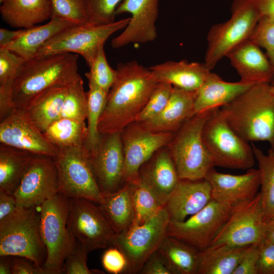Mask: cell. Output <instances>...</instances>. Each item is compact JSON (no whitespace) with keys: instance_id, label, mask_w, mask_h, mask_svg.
I'll use <instances>...</instances> for the list:
<instances>
[{"instance_id":"6da1fadb","label":"cell","mask_w":274,"mask_h":274,"mask_svg":"<svg viewBox=\"0 0 274 274\" xmlns=\"http://www.w3.org/2000/svg\"><path fill=\"white\" fill-rule=\"evenodd\" d=\"M116 71L99 121L100 134L121 132L135 122L159 83L149 67L134 60L118 63Z\"/></svg>"},{"instance_id":"7a4b0ae2","label":"cell","mask_w":274,"mask_h":274,"mask_svg":"<svg viewBox=\"0 0 274 274\" xmlns=\"http://www.w3.org/2000/svg\"><path fill=\"white\" fill-rule=\"evenodd\" d=\"M270 86L252 85L220 109L229 126L244 140L267 142L274 148V96Z\"/></svg>"},{"instance_id":"3957f363","label":"cell","mask_w":274,"mask_h":274,"mask_svg":"<svg viewBox=\"0 0 274 274\" xmlns=\"http://www.w3.org/2000/svg\"><path fill=\"white\" fill-rule=\"evenodd\" d=\"M78 55L66 53L25 60L16 75L13 90L14 109L23 110L38 94L55 86H68L81 76Z\"/></svg>"},{"instance_id":"277c9868","label":"cell","mask_w":274,"mask_h":274,"mask_svg":"<svg viewBox=\"0 0 274 274\" xmlns=\"http://www.w3.org/2000/svg\"><path fill=\"white\" fill-rule=\"evenodd\" d=\"M69 198L57 193L40 206V231L46 249L45 274H60L77 241L67 224Z\"/></svg>"},{"instance_id":"5b68a950","label":"cell","mask_w":274,"mask_h":274,"mask_svg":"<svg viewBox=\"0 0 274 274\" xmlns=\"http://www.w3.org/2000/svg\"><path fill=\"white\" fill-rule=\"evenodd\" d=\"M36 207H17L0 220V256L23 257L42 267L47 253Z\"/></svg>"},{"instance_id":"8992f818","label":"cell","mask_w":274,"mask_h":274,"mask_svg":"<svg viewBox=\"0 0 274 274\" xmlns=\"http://www.w3.org/2000/svg\"><path fill=\"white\" fill-rule=\"evenodd\" d=\"M215 110L198 113L189 118L175 132L168 145L180 179H204L209 170L214 167L204 145L202 131L206 122Z\"/></svg>"},{"instance_id":"52a82bcc","label":"cell","mask_w":274,"mask_h":274,"mask_svg":"<svg viewBox=\"0 0 274 274\" xmlns=\"http://www.w3.org/2000/svg\"><path fill=\"white\" fill-rule=\"evenodd\" d=\"M231 15L213 25L207 35L204 63L211 70L233 49L249 40L261 18L254 0H233Z\"/></svg>"},{"instance_id":"ba28073f","label":"cell","mask_w":274,"mask_h":274,"mask_svg":"<svg viewBox=\"0 0 274 274\" xmlns=\"http://www.w3.org/2000/svg\"><path fill=\"white\" fill-rule=\"evenodd\" d=\"M202 139L214 166L248 169L254 166L256 160L252 145L231 128L220 108L206 122Z\"/></svg>"},{"instance_id":"9c48e42d","label":"cell","mask_w":274,"mask_h":274,"mask_svg":"<svg viewBox=\"0 0 274 274\" xmlns=\"http://www.w3.org/2000/svg\"><path fill=\"white\" fill-rule=\"evenodd\" d=\"M129 20L128 17L101 25H73L47 42L36 57L74 53L81 55L88 66L110 36L124 29Z\"/></svg>"},{"instance_id":"30bf717a","label":"cell","mask_w":274,"mask_h":274,"mask_svg":"<svg viewBox=\"0 0 274 274\" xmlns=\"http://www.w3.org/2000/svg\"><path fill=\"white\" fill-rule=\"evenodd\" d=\"M58 175L59 191L68 198H81L100 204V190L84 145L59 150L54 157Z\"/></svg>"},{"instance_id":"8fae6325","label":"cell","mask_w":274,"mask_h":274,"mask_svg":"<svg viewBox=\"0 0 274 274\" xmlns=\"http://www.w3.org/2000/svg\"><path fill=\"white\" fill-rule=\"evenodd\" d=\"M169 222V215L164 207L145 222L116 234L113 246L125 255L128 263L127 273H140L145 262L158 250L166 235Z\"/></svg>"},{"instance_id":"7c38bea8","label":"cell","mask_w":274,"mask_h":274,"mask_svg":"<svg viewBox=\"0 0 274 274\" xmlns=\"http://www.w3.org/2000/svg\"><path fill=\"white\" fill-rule=\"evenodd\" d=\"M76 241L89 253L113 246L116 234L100 206L81 198H69L67 222Z\"/></svg>"},{"instance_id":"4fadbf2b","label":"cell","mask_w":274,"mask_h":274,"mask_svg":"<svg viewBox=\"0 0 274 274\" xmlns=\"http://www.w3.org/2000/svg\"><path fill=\"white\" fill-rule=\"evenodd\" d=\"M265 222L259 192L251 200L232 208L229 217L211 245L244 247L258 244L264 238Z\"/></svg>"},{"instance_id":"5bb4252c","label":"cell","mask_w":274,"mask_h":274,"mask_svg":"<svg viewBox=\"0 0 274 274\" xmlns=\"http://www.w3.org/2000/svg\"><path fill=\"white\" fill-rule=\"evenodd\" d=\"M231 208L212 200L202 210L181 222H169L166 235L203 251L208 248L229 217Z\"/></svg>"},{"instance_id":"9a60e30c","label":"cell","mask_w":274,"mask_h":274,"mask_svg":"<svg viewBox=\"0 0 274 274\" xmlns=\"http://www.w3.org/2000/svg\"><path fill=\"white\" fill-rule=\"evenodd\" d=\"M175 133L155 132L134 122L122 132L124 156V184L137 183L142 166L158 151L168 145Z\"/></svg>"},{"instance_id":"2e32d148","label":"cell","mask_w":274,"mask_h":274,"mask_svg":"<svg viewBox=\"0 0 274 274\" xmlns=\"http://www.w3.org/2000/svg\"><path fill=\"white\" fill-rule=\"evenodd\" d=\"M59 179L53 157L35 155L13 193L17 207L40 206L58 193Z\"/></svg>"},{"instance_id":"e0dca14e","label":"cell","mask_w":274,"mask_h":274,"mask_svg":"<svg viewBox=\"0 0 274 274\" xmlns=\"http://www.w3.org/2000/svg\"><path fill=\"white\" fill-rule=\"evenodd\" d=\"M100 135L97 147L88 151L93 172L104 196L124 185V156L121 132Z\"/></svg>"},{"instance_id":"ac0fdd59","label":"cell","mask_w":274,"mask_h":274,"mask_svg":"<svg viewBox=\"0 0 274 274\" xmlns=\"http://www.w3.org/2000/svg\"><path fill=\"white\" fill-rule=\"evenodd\" d=\"M159 0H123L118 6L115 15L128 13L130 20L121 33L111 41L113 48L129 44H145L157 37L155 22L158 15Z\"/></svg>"},{"instance_id":"d6986e66","label":"cell","mask_w":274,"mask_h":274,"mask_svg":"<svg viewBox=\"0 0 274 274\" xmlns=\"http://www.w3.org/2000/svg\"><path fill=\"white\" fill-rule=\"evenodd\" d=\"M0 143L35 155L54 157L59 152L20 110L13 109L0 120Z\"/></svg>"},{"instance_id":"ffe728a7","label":"cell","mask_w":274,"mask_h":274,"mask_svg":"<svg viewBox=\"0 0 274 274\" xmlns=\"http://www.w3.org/2000/svg\"><path fill=\"white\" fill-rule=\"evenodd\" d=\"M204 179L210 185L212 199L231 209L254 198L260 187L259 170L253 168L245 174L234 175L213 167Z\"/></svg>"},{"instance_id":"44dd1931","label":"cell","mask_w":274,"mask_h":274,"mask_svg":"<svg viewBox=\"0 0 274 274\" xmlns=\"http://www.w3.org/2000/svg\"><path fill=\"white\" fill-rule=\"evenodd\" d=\"M212 200L211 187L205 179H179L164 208L170 222H181L202 210Z\"/></svg>"},{"instance_id":"7402d4cb","label":"cell","mask_w":274,"mask_h":274,"mask_svg":"<svg viewBox=\"0 0 274 274\" xmlns=\"http://www.w3.org/2000/svg\"><path fill=\"white\" fill-rule=\"evenodd\" d=\"M226 57L244 83L271 84L274 81V70L268 58L261 48L250 40L233 49Z\"/></svg>"},{"instance_id":"603a6c76","label":"cell","mask_w":274,"mask_h":274,"mask_svg":"<svg viewBox=\"0 0 274 274\" xmlns=\"http://www.w3.org/2000/svg\"><path fill=\"white\" fill-rule=\"evenodd\" d=\"M141 168L139 180L164 207L180 179L168 150H159Z\"/></svg>"},{"instance_id":"cb8c5ba5","label":"cell","mask_w":274,"mask_h":274,"mask_svg":"<svg viewBox=\"0 0 274 274\" xmlns=\"http://www.w3.org/2000/svg\"><path fill=\"white\" fill-rule=\"evenodd\" d=\"M196 91H189L173 86L167 104L154 118L140 123L155 132H176L182 125L194 115Z\"/></svg>"},{"instance_id":"d4e9b609","label":"cell","mask_w":274,"mask_h":274,"mask_svg":"<svg viewBox=\"0 0 274 274\" xmlns=\"http://www.w3.org/2000/svg\"><path fill=\"white\" fill-rule=\"evenodd\" d=\"M159 83L189 91H197L211 70L204 62L167 61L149 67Z\"/></svg>"},{"instance_id":"484cf974","label":"cell","mask_w":274,"mask_h":274,"mask_svg":"<svg viewBox=\"0 0 274 274\" xmlns=\"http://www.w3.org/2000/svg\"><path fill=\"white\" fill-rule=\"evenodd\" d=\"M251 86L241 81L226 82L216 74L211 72L196 91L194 114L221 108Z\"/></svg>"},{"instance_id":"4316f807","label":"cell","mask_w":274,"mask_h":274,"mask_svg":"<svg viewBox=\"0 0 274 274\" xmlns=\"http://www.w3.org/2000/svg\"><path fill=\"white\" fill-rule=\"evenodd\" d=\"M0 3L3 20L14 28H30L52 16L50 0H2Z\"/></svg>"},{"instance_id":"83f0119b","label":"cell","mask_w":274,"mask_h":274,"mask_svg":"<svg viewBox=\"0 0 274 274\" xmlns=\"http://www.w3.org/2000/svg\"><path fill=\"white\" fill-rule=\"evenodd\" d=\"M73 25L75 24L65 19L52 16L48 22L43 25L24 29L19 37L4 48L25 60H29L37 56L39 51L50 39Z\"/></svg>"},{"instance_id":"f1b7e54d","label":"cell","mask_w":274,"mask_h":274,"mask_svg":"<svg viewBox=\"0 0 274 274\" xmlns=\"http://www.w3.org/2000/svg\"><path fill=\"white\" fill-rule=\"evenodd\" d=\"M67 87H52L36 96L22 110L27 117L42 132L60 118Z\"/></svg>"},{"instance_id":"f546056e","label":"cell","mask_w":274,"mask_h":274,"mask_svg":"<svg viewBox=\"0 0 274 274\" xmlns=\"http://www.w3.org/2000/svg\"><path fill=\"white\" fill-rule=\"evenodd\" d=\"M136 184V183H125L118 190L104 195L103 201L99 204L116 234L127 230L133 222V193Z\"/></svg>"},{"instance_id":"4dcf8cb0","label":"cell","mask_w":274,"mask_h":274,"mask_svg":"<svg viewBox=\"0 0 274 274\" xmlns=\"http://www.w3.org/2000/svg\"><path fill=\"white\" fill-rule=\"evenodd\" d=\"M158 250L172 274H196L201 251L196 248L166 235Z\"/></svg>"},{"instance_id":"1f68e13d","label":"cell","mask_w":274,"mask_h":274,"mask_svg":"<svg viewBox=\"0 0 274 274\" xmlns=\"http://www.w3.org/2000/svg\"><path fill=\"white\" fill-rule=\"evenodd\" d=\"M248 246L211 245L201 252L196 274H232Z\"/></svg>"},{"instance_id":"d6a6232c","label":"cell","mask_w":274,"mask_h":274,"mask_svg":"<svg viewBox=\"0 0 274 274\" xmlns=\"http://www.w3.org/2000/svg\"><path fill=\"white\" fill-rule=\"evenodd\" d=\"M35 155L1 144L0 190L13 194Z\"/></svg>"},{"instance_id":"836d02e7","label":"cell","mask_w":274,"mask_h":274,"mask_svg":"<svg viewBox=\"0 0 274 274\" xmlns=\"http://www.w3.org/2000/svg\"><path fill=\"white\" fill-rule=\"evenodd\" d=\"M47 140L59 150L85 145L87 135L85 121L59 118L43 132Z\"/></svg>"},{"instance_id":"e575fe53","label":"cell","mask_w":274,"mask_h":274,"mask_svg":"<svg viewBox=\"0 0 274 274\" xmlns=\"http://www.w3.org/2000/svg\"><path fill=\"white\" fill-rule=\"evenodd\" d=\"M24 61L8 48H0V120L14 109V83L17 71Z\"/></svg>"},{"instance_id":"d590c367","label":"cell","mask_w":274,"mask_h":274,"mask_svg":"<svg viewBox=\"0 0 274 274\" xmlns=\"http://www.w3.org/2000/svg\"><path fill=\"white\" fill-rule=\"evenodd\" d=\"M260 179V191L265 220L274 216V148L267 153L251 144Z\"/></svg>"},{"instance_id":"8d00e7d4","label":"cell","mask_w":274,"mask_h":274,"mask_svg":"<svg viewBox=\"0 0 274 274\" xmlns=\"http://www.w3.org/2000/svg\"><path fill=\"white\" fill-rule=\"evenodd\" d=\"M88 86L89 90L87 92V135L84 146L88 151H91L97 147L100 140L98 124L107 104L109 92L92 83H88Z\"/></svg>"},{"instance_id":"74e56055","label":"cell","mask_w":274,"mask_h":274,"mask_svg":"<svg viewBox=\"0 0 274 274\" xmlns=\"http://www.w3.org/2000/svg\"><path fill=\"white\" fill-rule=\"evenodd\" d=\"M83 81L80 76L67 87L60 118H67L85 121L87 116V92L84 90Z\"/></svg>"},{"instance_id":"f35d334b","label":"cell","mask_w":274,"mask_h":274,"mask_svg":"<svg viewBox=\"0 0 274 274\" xmlns=\"http://www.w3.org/2000/svg\"><path fill=\"white\" fill-rule=\"evenodd\" d=\"M133 204L134 218L131 226L145 222L164 208L146 186L139 180L133 193Z\"/></svg>"},{"instance_id":"ab89813d","label":"cell","mask_w":274,"mask_h":274,"mask_svg":"<svg viewBox=\"0 0 274 274\" xmlns=\"http://www.w3.org/2000/svg\"><path fill=\"white\" fill-rule=\"evenodd\" d=\"M52 16L65 19L75 25L90 22L88 0H50Z\"/></svg>"},{"instance_id":"60d3db41","label":"cell","mask_w":274,"mask_h":274,"mask_svg":"<svg viewBox=\"0 0 274 274\" xmlns=\"http://www.w3.org/2000/svg\"><path fill=\"white\" fill-rule=\"evenodd\" d=\"M88 67L89 71L85 74L88 82L109 92L115 80L116 71L109 64L104 47L100 49Z\"/></svg>"},{"instance_id":"b9f144b4","label":"cell","mask_w":274,"mask_h":274,"mask_svg":"<svg viewBox=\"0 0 274 274\" xmlns=\"http://www.w3.org/2000/svg\"><path fill=\"white\" fill-rule=\"evenodd\" d=\"M173 89V86L170 84L159 83L135 122L143 123L158 115L167 104Z\"/></svg>"},{"instance_id":"7bdbcfd3","label":"cell","mask_w":274,"mask_h":274,"mask_svg":"<svg viewBox=\"0 0 274 274\" xmlns=\"http://www.w3.org/2000/svg\"><path fill=\"white\" fill-rule=\"evenodd\" d=\"M249 40L264 49L274 70V21L260 18Z\"/></svg>"},{"instance_id":"ee69618b","label":"cell","mask_w":274,"mask_h":274,"mask_svg":"<svg viewBox=\"0 0 274 274\" xmlns=\"http://www.w3.org/2000/svg\"><path fill=\"white\" fill-rule=\"evenodd\" d=\"M122 1L88 0L90 10L89 23L101 25L114 22L116 8Z\"/></svg>"},{"instance_id":"f6af8a7d","label":"cell","mask_w":274,"mask_h":274,"mask_svg":"<svg viewBox=\"0 0 274 274\" xmlns=\"http://www.w3.org/2000/svg\"><path fill=\"white\" fill-rule=\"evenodd\" d=\"M88 252L77 241L71 253L66 258L62 270L65 274L104 273L101 271L90 269L87 263Z\"/></svg>"},{"instance_id":"bcb514c9","label":"cell","mask_w":274,"mask_h":274,"mask_svg":"<svg viewBox=\"0 0 274 274\" xmlns=\"http://www.w3.org/2000/svg\"><path fill=\"white\" fill-rule=\"evenodd\" d=\"M104 268L112 274L127 272L128 263L123 252L116 246L108 247L101 256Z\"/></svg>"},{"instance_id":"7dc6e473","label":"cell","mask_w":274,"mask_h":274,"mask_svg":"<svg viewBox=\"0 0 274 274\" xmlns=\"http://www.w3.org/2000/svg\"><path fill=\"white\" fill-rule=\"evenodd\" d=\"M258 274H274V243L263 239L258 244Z\"/></svg>"},{"instance_id":"c3c4849f","label":"cell","mask_w":274,"mask_h":274,"mask_svg":"<svg viewBox=\"0 0 274 274\" xmlns=\"http://www.w3.org/2000/svg\"><path fill=\"white\" fill-rule=\"evenodd\" d=\"M258 244L249 246L232 274H258Z\"/></svg>"},{"instance_id":"681fc988","label":"cell","mask_w":274,"mask_h":274,"mask_svg":"<svg viewBox=\"0 0 274 274\" xmlns=\"http://www.w3.org/2000/svg\"><path fill=\"white\" fill-rule=\"evenodd\" d=\"M140 273L172 274L165 259L158 250L147 260Z\"/></svg>"},{"instance_id":"f907efd6","label":"cell","mask_w":274,"mask_h":274,"mask_svg":"<svg viewBox=\"0 0 274 274\" xmlns=\"http://www.w3.org/2000/svg\"><path fill=\"white\" fill-rule=\"evenodd\" d=\"M12 274H45L42 267L31 261L21 257L11 260Z\"/></svg>"},{"instance_id":"816d5d0a","label":"cell","mask_w":274,"mask_h":274,"mask_svg":"<svg viewBox=\"0 0 274 274\" xmlns=\"http://www.w3.org/2000/svg\"><path fill=\"white\" fill-rule=\"evenodd\" d=\"M16 208L13 194L0 190V220L12 213Z\"/></svg>"},{"instance_id":"f5cc1de1","label":"cell","mask_w":274,"mask_h":274,"mask_svg":"<svg viewBox=\"0 0 274 274\" xmlns=\"http://www.w3.org/2000/svg\"><path fill=\"white\" fill-rule=\"evenodd\" d=\"M261 18L274 21V0H254Z\"/></svg>"},{"instance_id":"db71d44e","label":"cell","mask_w":274,"mask_h":274,"mask_svg":"<svg viewBox=\"0 0 274 274\" xmlns=\"http://www.w3.org/2000/svg\"><path fill=\"white\" fill-rule=\"evenodd\" d=\"M24 29L11 30L4 28H0V48L6 47L15 41L23 32Z\"/></svg>"},{"instance_id":"11a10c76","label":"cell","mask_w":274,"mask_h":274,"mask_svg":"<svg viewBox=\"0 0 274 274\" xmlns=\"http://www.w3.org/2000/svg\"><path fill=\"white\" fill-rule=\"evenodd\" d=\"M263 239L274 243V216L265 222Z\"/></svg>"},{"instance_id":"9f6ffc18","label":"cell","mask_w":274,"mask_h":274,"mask_svg":"<svg viewBox=\"0 0 274 274\" xmlns=\"http://www.w3.org/2000/svg\"><path fill=\"white\" fill-rule=\"evenodd\" d=\"M0 274H12L10 256H0Z\"/></svg>"},{"instance_id":"6f0895ef","label":"cell","mask_w":274,"mask_h":274,"mask_svg":"<svg viewBox=\"0 0 274 274\" xmlns=\"http://www.w3.org/2000/svg\"><path fill=\"white\" fill-rule=\"evenodd\" d=\"M270 91H271L272 94L274 96V85H271L270 84Z\"/></svg>"},{"instance_id":"680465c9","label":"cell","mask_w":274,"mask_h":274,"mask_svg":"<svg viewBox=\"0 0 274 274\" xmlns=\"http://www.w3.org/2000/svg\"><path fill=\"white\" fill-rule=\"evenodd\" d=\"M271 85H274V81L272 82V83L271 84Z\"/></svg>"},{"instance_id":"91938a15","label":"cell","mask_w":274,"mask_h":274,"mask_svg":"<svg viewBox=\"0 0 274 274\" xmlns=\"http://www.w3.org/2000/svg\"><path fill=\"white\" fill-rule=\"evenodd\" d=\"M2 0H0V2H1Z\"/></svg>"}]
</instances>
